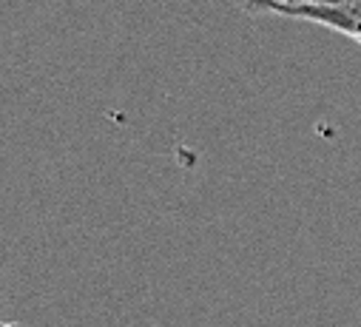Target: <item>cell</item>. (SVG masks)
I'll use <instances>...</instances> for the list:
<instances>
[{"instance_id":"6da1fadb","label":"cell","mask_w":361,"mask_h":327,"mask_svg":"<svg viewBox=\"0 0 361 327\" xmlns=\"http://www.w3.org/2000/svg\"><path fill=\"white\" fill-rule=\"evenodd\" d=\"M264 15H282L293 20L319 23V26L347 35L350 40L361 46V0L358 4H344V6H270Z\"/></svg>"},{"instance_id":"7a4b0ae2","label":"cell","mask_w":361,"mask_h":327,"mask_svg":"<svg viewBox=\"0 0 361 327\" xmlns=\"http://www.w3.org/2000/svg\"><path fill=\"white\" fill-rule=\"evenodd\" d=\"M282 4H290V0H239V6L250 15H264L270 6H282Z\"/></svg>"}]
</instances>
